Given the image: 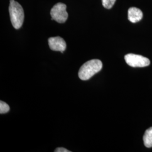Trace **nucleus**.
Instances as JSON below:
<instances>
[{"label": "nucleus", "mask_w": 152, "mask_h": 152, "mask_svg": "<svg viewBox=\"0 0 152 152\" xmlns=\"http://www.w3.org/2000/svg\"><path fill=\"white\" fill-rule=\"evenodd\" d=\"M102 62L99 59L89 60L82 65L78 72L79 78L83 81L89 80L92 76L102 70Z\"/></svg>", "instance_id": "obj_1"}, {"label": "nucleus", "mask_w": 152, "mask_h": 152, "mask_svg": "<svg viewBox=\"0 0 152 152\" xmlns=\"http://www.w3.org/2000/svg\"><path fill=\"white\" fill-rule=\"evenodd\" d=\"M9 13L13 27L15 29H19L22 27L24 19V12L22 6L15 0H10Z\"/></svg>", "instance_id": "obj_2"}, {"label": "nucleus", "mask_w": 152, "mask_h": 152, "mask_svg": "<svg viewBox=\"0 0 152 152\" xmlns=\"http://www.w3.org/2000/svg\"><path fill=\"white\" fill-rule=\"evenodd\" d=\"M66 9V6L64 4L58 3L55 5L50 12L52 19L59 23L66 22L68 16Z\"/></svg>", "instance_id": "obj_3"}, {"label": "nucleus", "mask_w": 152, "mask_h": 152, "mask_svg": "<svg viewBox=\"0 0 152 152\" xmlns=\"http://www.w3.org/2000/svg\"><path fill=\"white\" fill-rule=\"evenodd\" d=\"M125 59L126 63L132 67H145L150 64V60L140 55L128 54L126 55Z\"/></svg>", "instance_id": "obj_4"}, {"label": "nucleus", "mask_w": 152, "mask_h": 152, "mask_svg": "<svg viewBox=\"0 0 152 152\" xmlns=\"http://www.w3.org/2000/svg\"><path fill=\"white\" fill-rule=\"evenodd\" d=\"M50 48L53 51L63 53L66 49V45L64 39L60 37H51L49 39Z\"/></svg>", "instance_id": "obj_5"}, {"label": "nucleus", "mask_w": 152, "mask_h": 152, "mask_svg": "<svg viewBox=\"0 0 152 152\" xmlns=\"http://www.w3.org/2000/svg\"><path fill=\"white\" fill-rule=\"evenodd\" d=\"M143 16L142 12L138 8L131 7L128 10V19L132 23H136L141 20Z\"/></svg>", "instance_id": "obj_6"}, {"label": "nucleus", "mask_w": 152, "mask_h": 152, "mask_svg": "<svg viewBox=\"0 0 152 152\" xmlns=\"http://www.w3.org/2000/svg\"><path fill=\"white\" fill-rule=\"evenodd\" d=\"M144 145L147 148L152 147V127L147 129L143 136Z\"/></svg>", "instance_id": "obj_7"}, {"label": "nucleus", "mask_w": 152, "mask_h": 152, "mask_svg": "<svg viewBox=\"0 0 152 152\" xmlns=\"http://www.w3.org/2000/svg\"><path fill=\"white\" fill-rule=\"evenodd\" d=\"M10 110L9 105L5 102L1 101L0 102V113L4 114L7 113Z\"/></svg>", "instance_id": "obj_8"}, {"label": "nucleus", "mask_w": 152, "mask_h": 152, "mask_svg": "<svg viewBox=\"0 0 152 152\" xmlns=\"http://www.w3.org/2000/svg\"><path fill=\"white\" fill-rule=\"evenodd\" d=\"M115 1L116 0H102V4L105 8L109 9L114 5Z\"/></svg>", "instance_id": "obj_9"}, {"label": "nucleus", "mask_w": 152, "mask_h": 152, "mask_svg": "<svg viewBox=\"0 0 152 152\" xmlns=\"http://www.w3.org/2000/svg\"><path fill=\"white\" fill-rule=\"evenodd\" d=\"M55 152H71V151L67 150L64 148H58L55 150Z\"/></svg>", "instance_id": "obj_10"}]
</instances>
